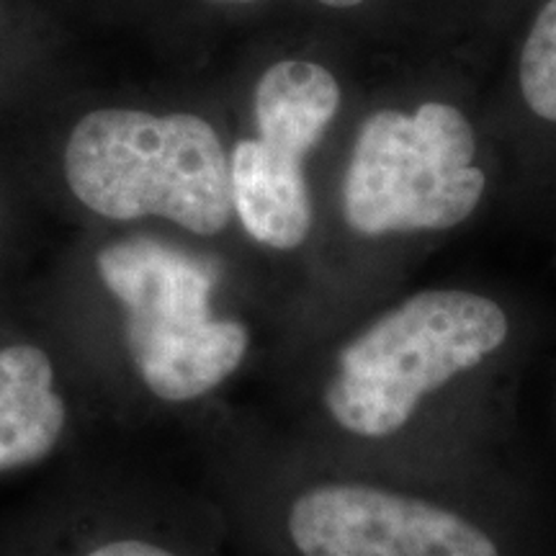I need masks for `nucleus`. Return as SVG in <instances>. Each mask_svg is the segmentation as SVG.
Wrapping results in <instances>:
<instances>
[{"mask_svg":"<svg viewBox=\"0 0 556 556\" xmlns=\"http://www.w3.org/2000/svg\"><path fill=\"white\" fill-rule=\"evenodd\" d=\"M65 178L106 219L163 217L212 238L232 217L229 157L212 124L193 114L93 111L70 131Z\"/></svg>","mask_w":556,"mask_h":556,"instance_id":"nucleus-1","label":"nucleus"},{"mask_svg":"<svg viewBox=\"0 0 556 556\" xmlns=\"http://www.w3.org/2000/svg\"><path fill=\"white\" fill-rule=\"evenodd\" d=\"M319 3L332 5V9H351V5L364 3V0H319Z\"/></svg>","mask_w":556,"mask_h":556,"instance_id":"nucleus-11","label":"nucleus"},{"mask_svg":"<svg viewBox=\"0 0 556 556\" xmlns=\"http://www.w3.org/2000/svg\"><path fill=\"white\" fill-rule=\"evenodd\" d=\"M302 163L261 139H242L235 148L229 160L232 208L261 245L291 250L309 235L312 199Z\"/></svg>","mask_w":556,"mask_h":556,"instance_id":"nucleus-6","label":"nucleus"},{"mask_svg":"<svg viewBox=\"0 0 556 556\" xmlns=\"http://www.w3.org/2000/svg\"><path fill=\"white\" fill-rule=\"evenodd\" d=\"M289 536L302 556H503L446 507L356 482L304 492L289 510Z\"/></svg>","mask_w":556,"mask_h":556,"instance_id":"nucleus-5","label":"nucleus"},{"mask_svg":"<svg viewBox=\"0 0 556 556\" xmlns=\"http://www.w3.org/2000/svg\"><path fill=\"white\" fill-rule=\"evenodd\" d=\"M54 368L37 345L0 348V469L39 462L65 430Z\"/></svg>","mask_w":556,"mask_h":556,"instance_id":"nucleus-7","label":"nucleus"},{"mask_svg":"<svg viewBox=\"0 0 556 556\" xmlns=\"http://www.w3.org/2000/svg\"><path fill=\"white\" fill-rule=\"evenodd\" d=\"M338 106V80L323 65L307 60L276 62L255 88L258 139L304 160L336 119Z\"/></svg>","mask_w":556,"mask_h":556,"instance_id":"nucleus-8","label":"nucleus"},{"mask_svg":"<svg viewBox=\"0 0 556 556\" xmlns=\"http://www.w3.org/2000/svg\"><path fill=\"white\" fill-rule=\"evenodd\" d=\"M520 90L541 119L556 122V0H548L520 54Z\"/></svg>","mask_w":556,"mask_h":556,"instance_id":"nucleus-9","label":"nucleus"},{"mask_svg":"<svg viewBox=\"0 0 556 556\" xmlns=\"http://www.w3.org/2000/svg\"><path fill=\"white\" fill-rule=\"evenodd\" d=\"M88 556H178L168 552V548L150 544V541H137V539H122V541H109L99 548H93Z\"/></svg>","mask_w":556,"mask_h":556,"instance_id":"nucleus-10","label":"nucleus"},{"mask_svg":"<svg viewBox=\"0 0 556 556\" xmlns=\"http://www.w3.org/2000/svg\"><path fill=\"white\" fill-rule=\"evenodd\" d=\"M507 315L492 299L458 289L422 291L340 353L325 405L361 438L397 433L422 397L497 353Z\"/></svg>","mask_w":556,"mask_h":556,"instance_id":"nucleus-2","label":"nucleus"},{"mask_svg":"<svg viewBox=\"0 0 556 556\" xmlns=\"http://www.w3.org/2000/svg\"><path fill=\"white\" fill-rule=\"evenodd\" d=\"M225 3H253V0H225Z\"/></svg>","mask_w":556,"mask_h":556,"instance_id":"nucleus-12","label":"nucleus"},{"mask_svg":"<svg viewBox=\"0 0 556 556\" xmlns=\"http://www.w3.org/2000/svg\"><path fill=\"white\" fill-rule=\"evenodd\" d=\"M475 150L469 122L448 103L368 116L345 170L348 227L379 238L462 225L484 193Z\"/></svg>","mask_w":556,"mask_h":556,"instance_id":"nucleus-4","label":"nucleus"},{"mask_svg":"<svg viewBox=\"0 0 556 556\" xmlns=\"http://www.w3.org/2000/svg\"><path fill=\"white\" fill-rule=\"evenodd\" d=\"M101 281L122 302L124 336L139 379L165 402H191L238 371L245 325L212 315L217 268L150 238L103 248Z\"/></svg>","mask_w":556,"mask_h":556,"instance_id":"nucleus-3","label":"nucleus"}]
</instances>
